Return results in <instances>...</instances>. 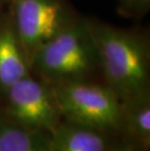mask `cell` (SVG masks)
Wrapping results in <instances>:
<instances>
[{"mask_svg":"<svg viewBox=\"0 0 150 151\" xmlns=\"http://www.w3.org/2000/svg\"><path fill=\"white\" fill-rule=\"evenodd\" d=\"M104 83L121 101L148 91L150 44L146 34L88 19Z\"/></svg>","mask_w":150,"mask_h":151,"instance_id":"obj_1","label":"cell"},{"mask_svg":"<svg viewBox=\"0 0 150 151\" xmlns=\"http://www.w3.org/2000/svg\"><path fill=\"white\" fill-rule=\"evenodd\" d=\"M30 70L51 85L92 79L100 72L98 51L88 19L78 17L39 48L30 60Z\"/></svg>","mask_w":150,"mask_h":151,"instance_id":"obj_2","label":"cell"},{"mask_svg":"<svg viewBox=\"0 0 150 151\" xmlns=\"http://www.w3.org/2000/svg\"><path fill=\"white\" fill-rule=\"evenodd\" d=\"M52 87L62 120L110 136L119 134L121 101L104 82L85 79Z\"/></svg>","mask_w":150,"mask_h":151,"instance_id":"obj_3","label":"cell"},{"mask_svg":"<svg viewBox=\"0 0 150 151\" xmlns=\"http://www.w3.org/2000/svg\"><path fill=\"white\" fill-rule=\"evenodd\" d=\"M8 6L12 24L29 65L39 48L78 18L66 0H12Z\"/></svg>","mask_w":150,"mask_h":151,"instance_id":"obj_4","label":"cell"},{"mask_svg":"<svg viewBox=\"0 0 150 151\" xmlns=\"http://www.w3.org/2000/svg\"><path fill=\"white\" fill-rule=\"evenodd\" d=\"M0 101L3 115L30 130L50 134L62 120L52 85L32 72L15 83Z\"/></svg>","mask_w":150,"mask_h":151,"instance_id":"obj_5","label":"cell"},{"mask_svg":"<svg viewBox=\"0 0 150 151\" xmlns=\"http://www.w3.org/2000/svg\"><path fill=\"white\" fill-rule=\"evenodd\" d=\"M31 72L27 53L9 13L0 15V99L11 87Z\"/></svg>","mask_w":150,"mask_h":151,"instance_id":"obj_6","label":"cell"},{"mask_svg":"<svg viewBox=\"0 0 150 151\" xmlns=\"http://www.w3.org/2000/svg\"><path fill=\"white\" fill-rule=\"evenodd\" d=\"M53 151H110L111 136L93 128L62 120L50 134Z\"/></svg>","mask_w":150,"mask_h":151,"instance_id":"obj_7","label":"cell"},{"mask_svg":"<svg viewBox=\"0 0 150 151\" xmlns=\"http://www.w3.org/2000/svg\"><path fill=\"white\" fill-rule=\"evenodd\" d=\"M125 140L148 151L150 146V90L121 101L120 132Z\"/></svg>","mask_w":150,"mask_h":151,"instance_id":"obj_8","label":"cell"},{"mask_svg":"<svg viewBox=\"0 0 150 151\" xmlns=\"http://www.w3.org/2000/svg\"><path fill=\"white\" fill-rule=\"evenodd\" d=\"M0 151H53L50 134L21 126L0 112Z\"/></svg>","mask_w":150,"mask_h":151,"instance_id":"obj_9","label":"cell"},{"mask_svg":"<svg viewBox=\"0 0 150 151\" xmlns=\"http://www.w3.org/2000/svg\"><path fill=\"white\" fill-rule=\"evenodd\" d=\"M150 0H119V8L123 14L139 16L148 11Z\"/></svg>","mask_w":150,"mask_h":151,"instance_id":"obj_10","label":"cell"},{"mask_svg":"<svg viewBox=\"0 0 150 151\" xmlns=\"http://www.w3.org/2000/svg\"><path fill=\"white\" fill-rule=\"evenodd\" d=\"M110 151H144V150L139 148V146L135 145V144L129 142V141L124 140L123 143L117 144V145L113 143Z\"/></svg>","mask_w":150,"mask_h":151,"instance_id":"obj_11","label":"cell"},{"mask_svg":"<svg viewBox=\"0 0 150 151\" xmlns=\"http://www.w3.org/2000/svg\"><path fill=\"white\" fill-rule=\"evenodd\" d=\"M12 1V0H0V5L1 6H3V7H4V6H6V5H9L10 4V2Z\"/></svg>","mask_w":150,"mask_h":151,"instance_id":"obj_12","label":"cell"},{"mask_svg":"<svg viewBox=\"0 0 150 151\" xmlns=\"http://www.w3.org/2000/svg\"><path fill=\"white\" fill-rule=\"evenodd\" d=\"M2 7H3V6L0 5V15H1V13H2Z\"/></svg>","mask_w":150,"mask_h":151,"instance_id":"obj_13","label":"cell"}]
</instances>
